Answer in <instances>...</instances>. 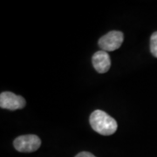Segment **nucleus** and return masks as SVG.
<instances>
[{"label": "nucleus", "mask_w": 157, "mask_h": 157, "mask_svg": "<svg viewBox=\"0 0 157 157\" xmlns=\"http://www.w3.org/2000/svg\"><path fill=\"white\" fill-rule=\"evenodd\" d=\"M90 125L95 132L102 135H111L118 128L116 121L102 110H95L90 115Z\"/></svg>", "instance_id": "nucleus-1"}, {"label": "nucleus", "mask_w": 157, "mask_h": 157, "mask_svg": "<svg viewBox=\"0 0 157 157\" xmlns=\"http://www.w3.org/2000/svg\"><path fill=\"white\" fill-rule=\"evenodd\" d=\"M13 145L18 152L31 153L39 149L41 145V140L35 135H21L15 139Z\"/></svg>", "instance_id": "nucleus-2"}, {"label": "nucleus", "mask_w": 157, "mask_h": 157, "mask_svg": "<svg viewBox=\"0 0 157 157\" xmlns=\"http://www.w3.org/2000/svg\"><path fill=\"white\" fill-rule=\"evenodd\" d=\"M124 40L123 33L119 31L109 32L106 35L102 36L99 40V46L102 51L113 52L119 49L122 45Z\"/></svg>", "instance_id": "nucleus-3"}, {"label": "nucleus", "mask_w": 157, "mask_h": 157, "mask_svg": "<svg viewBox=\"0 0 157 157\" xmlns=\"http://www.w3.org/2000/svg\"><path fill=\"white\" fill-rule=\"evenodd\" d=\"M25 106V101L22 96L11 92H4L0 95V107L8 110H17Z\"/></svg>", "instance_id": "nucleus-4"}, {"label": "nucleus", "mask_w": 157, "mask_h": 157, "mask_svg": "<svg viewBox=\"0 0 157 157\" xmlns=\"http://www.w3.org/2000/svg\"><path fill=\"white\" fill-rule=\"evenodd\" d=\"M92 62L94 69L100 73H107L111 67L110 56L105 51L96 52L92 58Z\"/></svg>", "instance_id": "nucleus-5"}, {"label": "nucleus", "mask_w": 157, "mask_h": 157, "mask_svg": "<svg viewBox=\"0 0 157 157\" xmlns=\"http://www.w3.org/2000/svg\"><path fill=\"white\" fill-rule=\"evenodd\" d=\"M150 51L152 54L157 58V32L152 34L150 39Z\"/></svg>", "instance_id": "nucleus-6"}, {"label": "nucleus", "mask_w": 157, "mask_h": 157, "mask_svg": "<svg viewBox=\"0 0 157 157\" xmlns=\"http://www.w3.org/2000/svg\"><path fill=\"white\" fill-rule=\"evenodd\" d=\"M75 157H96L89 152H80Z\"/></svg>", "instance_id": "nucleus-7"}]
</instances>
